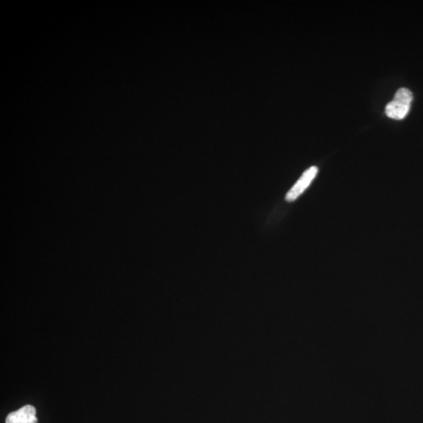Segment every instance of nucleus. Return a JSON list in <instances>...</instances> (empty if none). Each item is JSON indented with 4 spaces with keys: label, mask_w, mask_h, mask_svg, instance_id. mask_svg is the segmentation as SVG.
Listing matches in <instances>:
<instances>
[{
    "label": "nucleus",
    "mask_w": 423,
    "mask_h": 423,
    "mask_svg": "<svg viewBox=\"0 0 423 423\" xmlns=\"http://www.w3.org/2000/svg\"><path fill=\"white\" fill-rule=\"evenodd\" d=\"M413 100V93L408 89H399L395 95L394 100L386 105V115L395 120H402L408 114Z\"/></svg>",
    "instance_id": "nucleus-1"
},
{
    "label": "nucleus",
    "mask_w": 423,
    "mask_h": 423,
    "mask_svg": "<svg viewBox=\"0 0 423 423\" xmlns=\"http://www.w3.org/2000/svg\"><path fill=\"white\" fill-rule=\"evenodd\" d=\"M318 169L316 166H312L305 172L301 177L294 184L289 192L285 196V200L287 201H294L305 192V190L309 186V184L314 181V179L317 176Z\"/></svg>",
    "instance_id": "nucleus-2"
},
{
    "label": "nucleus",
    "mask_w": 423,
    "mask_h": 423,
    "mask_svg": "<svg viewBox=\"0 0 423 423\" xmlns=\"http://www.w3.org/2000/svg\"><path fill=\"white\" fill-rule=\"evenodd\" d=\"M6 423H38L37 409L32 405H26L10 413L6 419Z\"/></svg>",
    "instance_id": "nucleus-3"
}]
</instances>
